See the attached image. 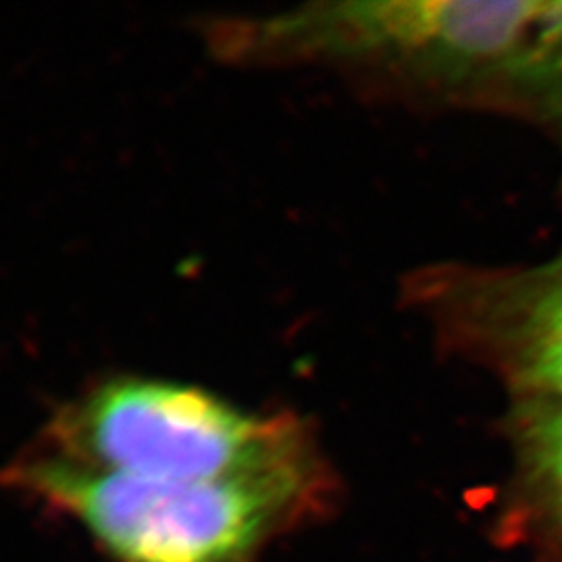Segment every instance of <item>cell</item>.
<instances>
[{
    "label": "cell",
    "instance_id": "1",
    "mask_svg": "<svg viewBox=\"0 0 562 562\" xmlns=\"http://www.w3.org/2000/svg\"><path fill=\"white\" fill-rule=\"evenodd\" d=\"M53 459L157 482H227L311 471L296 423L244 413L186 383L115 378L88 387L46 423Z\"/></svg>",
    "mask_w": 562,
    "mask_h": 562
},
{
    "label": "cell",
    "instance_id": "2",
    "mask_svg": "<svg viewBox=\"0 0 562 562\" xmlns=\"http://www.w3.org/2000/svg\"><path fill=\"white\" fill-rule=\"evenodd\" d=\"M311 471L227 482H157L25 450L2 483L80 525L117 562H255L292 517Z\"/></svg>",
    "mask_w": 562,
    "mask_h": 562
},
{
    "label": "cell",
    "instance_id": "3",
    "mask_svg": "<svg viewBox=\"0 0 562 562\" xmlns=\"http://www.w3.org/2000/svg\"><path fill=\"white\" fill-rule=\"evenodd\" d=\"M257 38L373 53L450 76L562 83V2H355L267 23Z\"/></svg>",
    "mask_w": 562,
    "mask_h": 562
},
{
    "label": "cell",
    "instance_id": "4",
    "mask_svg": "<svg viewBox=\"0 0 562 562\" xmlns=\"http://www.w3.org/2000/svg\"><path fill=\"white\" fill-rule=\"evenodd\" d=\"M525 373L529 382L562 401V280L543 294L529 315Z\"/></svg>",
    "mask_w": 562,
    "mask_h": 562
},
{
    "label": "cell",
    "instance_id": "5",
    "mask_svg": "<svg viewBox=\"0 0 562 562\" xmlns=\"http://www.w3.org/2000/svg\"><path fill=\"white\" fill-rule=\"evenodd\" d=\"M527 440L562 508V402L543 404L529 415Z\"/></svg>",
    "mask_w": 562,
    "mask_h": 562
}]
</instances>
